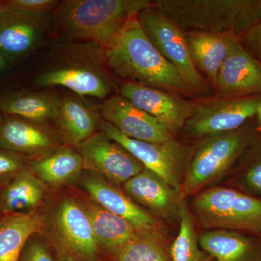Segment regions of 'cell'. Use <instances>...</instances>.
<instances>
[{"label":"cell","instance_id":"14","mask_svg":"<svg viewBox=\"0 0 261 261\" xmlns=\"http://www.w3.org/2000/svg\"><path fill=\"white\" fill-rule=\"evenodd\" d=\"M63 90L57 89L50 123L68 145L75 147L97 132L102 116L99 104Z\"/></svg>","mask_w":261,"mask_h":261},{"label":"cell","instance_id":"18","mask_svg":"<svg viewBox=\"0 0 261 261\" xmlns=\"http://www.w3.org/2000/svg\"><path fill=\"white\" fill-rule=\"evenodd\" d=\"M82 183L98 205L126 220L138 231H159L157 221L150 214L102 176L90 172Z\"/></svg>","mask_w":261,"mask_h":261},{"label":"cell","instance_id":"7","mask_svg":"<svg viewBox=\"0 0 261 261\" xmlns=\"http://www.w3.org/2000/svg\"><path fill=\"white\" fill-rule=\"evenodd\" d=\"M147 37L159 53L178 70L192 92L205 93L207 84L194 63L185 33L154 7L137 16Z\"/></svg>","mask_w":261,"mask_h":261},{"label":"cell","instance_id":"35","mask_svg":"<svg viewBox=\"0 0 261 261\" xmlns=\"http://www.w3.org/2000/svg\"><path fill=\"white\" fill-rule=\"evenodd\" d=\"M57 261H75L70 257L65 256V255H59L57 259Z\"/></svg>","mask_w":261,"mask_h":261},{"label":"cell","instance_id":"19","mask_svg":"<svg viewBox=\"0 0 261 261\" xmlns=\"http://www.w3.org/2000/svg\"><path fill=\"white\" fill-rule=\"evenodd\" d=\"M123 188L132 200L163 218L179 216L181 192L145 168L125 182Z\"/></svg>","mask_w":261,"mask_h":261},{"label":"cell","instance_id":"31","mask_svg":"<svg viewBox=\"0 0 261 261\" xmlns=\"http://www.w3.org/2000/svg\"><path fill=\"white\" fill-rule=\"evenodd\" d=\"M59 3L57 0H5L3 1V8L51 15Z\"/></svg>","mask_w":261,"mask_h":261},{"label":"cell","instance_id":"5","mask_svg":"<svg viewBox=\"0 0 261 261\" xmlns=\"http://www.w3.org/2000/svg\"><path fill=\"white\" fill-rule=\"evenodd\" d=\"M260 132L255 118L240 129L208 137L192 157L182 181L181 196L196 193L227 171Z\"/></svg>","mask_w":261,"mask_h":261},{"label":"cell","instance_id":"41","mask_svg":"<svg viewBox=\"0 0 261 261\" xmlns=\"http://www.w3.org/2000/svg\"><path fill=\"white\" fill-rule=\"evenodd\" d=\"M0 218H1V217H0Z\"/></svg>","mask_w":261,"mask_h":261},{"label":"cell","instance_id":"34","mask_svg":"<svg viewBox=\"0 0 261 261\" xmlns=\"http://www.w3.org/2000/svg\"><path fill=\"white\" fill-rule=\"evenodd\" d=\"M15 67L0 53V89H5L14 73Z\"/></svg>","mask_w":261,"mask_h":261},{"label":"cell","instance_id":"17","mask_svg":"<svg viewBox=\"0 0 261 261\" xmlns=\"http://www.w3.org/2000/svg\"><path fill=\"white\" fill-rule=\"evenodd\" d=\"M215 87L223 97L261 94V63L239 43L219 70Z\"/></svg>","mask_w":261,"mask_h":261},{"label":"cell","instance_id":"3","mask_svg":"<svg viewBox=\"0 0 261 261\" xmlns=\"http://www.w3.org/2000/svg\"><path fill=\"white\" fill-rule=\"evenodd\" d=\"M106 55L111 73L126 82L178 93L192 92L178 70L150 42L137 18L130 20Z\"/></svg>","mask_w":261,"mask_h":261},{"label":"cell","instance_id":"24","mask_svg":"<svg viewBox=\"0 0 261 261\" xmlns=\"http://www.w3.org/2000/svg\"><path fill=\"white\" fill-rule=\"evenodd\" d=\"M45 185L29 167L22 170L3 187L0 212L6 215L34 212L45 196Z\"/></svg>","mask_w":261,"mask_h":261},{"label":"cell","instance_id":"10","mask_svg":"<svg viewBox=\"0 0 261 261\" xmlns=\"http://www.w3.org/2000/svg\"><path fill=\"white\" fill-rule=\"evenodd\" d=\"M51 230L60 255L75 261L98 260L99 247L82 202L70 197L62 201L53 214Z\"/></svg>","mask_w":261,"mask_h":261},{"label":"cell","instance_id":"2","mask_svg":"<svg viewBox=\"0 0 261 261\" xmlns=\"http://www.w3.org/2000/svg\"><path fill=\"white\" fill-rule=\"evenodd\" d=\"M147 0H64L49 16V31L58 41L92 42L106 49L130 20L152 6Z\"/></svg>","mask_w":261,"mask_h":261},{"label":"cell","instance_id":"23","mask_svg":"<svg viewBox=\"0 0 261 261\" xmlns=\"http://www.w3.org/2000/svg\"><path fill=\"white\" fill-rule=\"evenodd\" d=\"M28 167L44 185L61 186L80 176L83 161L73 146L66 145L49 153L31 159Z\"/></svg>","mask_w":261,"mask_h":261},{"label":"cell","instance_id":"6","mask_svg":"<svg viewBox=\"0 0 261 261\" xmlns=\"http://www.w3.org/2000/svg\"><path fill=\"white\" fill-rule=\"evenodd\" d=\"M192 208L206 228L261 234V199L238 189L214 187L199 192Z\"/></svg>","mask_w":261,"mask_h":261},{"label":"cell","instance_id":"13","mask_svg":"<svg viewBox=\"0 0 261 261\" xmlns=\"http://www.w3.org/2000/svg\"><path fill=\"white\" fill-rule=\"evenodd\" d=\"M68 145L50 123L3 115L0 147L29 159H37Z\"/></svg>","mask_w":261,"mask_h":261},{"label":"cell","instance_id":"11","mask_svg":"<svg viewBox=\"0 0 261 261\" xmlns=\"http://www.w3.org/2000/svg\"><path fill=\"white\" fill-rule=\"evenodd\" d=\"M50 15L5 9L0 11V53L14 67L39 49L49 27Z\"/></svg>","mask_w":261,"mask_h":261},{"label":"cell","instance_id":"29","mask_svg":"<svg viewBox=\"0 0 261 261\" xmlns=\"http://www.w3.org/2000/svg\"><path fill=\"white\" fill-rule=\"evenodd\" d=\"M178 216L179 231L170 247L171 261H205L207 257L200 250L193 219L185 202H182Z\"/></svg>","mask_w":261,"mask_h":261},{"label":"cell","instance_id":"27","mask_svg":"<svg viewBox=\"0 0 261 261\" xmlns=\"http://www.w3.org/2000/svg\"><path fill=\"white\" fill-rule=\"evenodd\" d=\"M111 255L112 261H171L159 231H137Z\"/></svg>","mask_w":261,"mask_h":261},{"label":"cell","instance_id":"32","mask_svg":"<svg viewBox=\"0 0 261 261\" xmlns=\"http://www.w3.org/2000/svg\"><path fill=\"white\" fill-rule=\"evenodd\" d=\"M33 237L24 247L19 261H57L46 244Z\"/></svg>","mask_w":261,"mask_h":261},{"label":"cell","instance_id":"15","mask_svg":"<svg viewBox=\"0 0 261 261\" xmlns=\"http://www.w3.org/2000/svg\"><path fill=\"white\" fill-rule=\"evenodd\" d=\"M99 109L104 121L128 138L152 143L174 139L172 132L162 122L136 107L119 94L101 101Z\"/></svg>","mask_w":261,"mask_h":261},{"label":"cell","instance_id":"33","mask_svg":"<svg viewBox=\"0 0 261 261\" xmlns=\"http://www.w3.org/2000/svg\"><path fill=\"white\" fill-rule=\"evenodd\" d=\"M242 44L261 63V22L244 36Z\"/></svg>","mask_w":261,"mask_h":261},{"label":"cell","instance_id":"36","mask_svg":"<svg viewBox=\"0 0 261 261\" xmlns=\"http://www.w3.org/2000/svg\"><path fill=\"white\" fill-rule=\"evenodd\" d=\"M256 118L257 121H258L259 124H260V126L261 128V103L260 105V107H259L258 112H257Z\"/></svg>","mask_w":261,"mask_h":261},{"label":"cell","instance_id":"8","mask_svg":"<svg viewBox=\"0 0 261 261\" xmlns=\"http://www.w3.org/2000/svg\"><path fill=\"white\" fill-rule=\"evenodd\" d=\"M261 94L222 97L193 106L184 128L192 137H211L234 132L255 119Z\"/></svg>","mask_w":261,"mask_h":261},{"label":"cell","instance_id":"20","mask_svg":"<svg viewBox=\"0 0 261 261\" xmlns=\"http://www.w3.org/2000/svg\"><path fill=\"white\" fill-rule=\"evenodd\" d=\"M185 35L196 67L198 66L214 84L223 63L243 40L237 36L207 32H187Z\"/></svg>","mask_w":261,"mask_h":261},{"label":"cell","instance_id":"16","mask_svg":"<svg viewBox=\"0 0 261 261\" xmlns=\"http://www.w3.org/2000/svg\"><path fill=\"white\" fill-rule=\"evenodd\" d=\"M118 94L162 122L173 134L184 128L193 111V106L188 101L142 84L126 82Z\"/></svg>","mask_w":261,"mask_h":261},{"label":"cell","instance_id":"22","mask_svg":"<svg viewBox=\"0 0 261 261\" xmlns=\"http://www.w3.org/2000/svg\"><path fill=\"white\" fill-rule=\"evenodd\" d=\"M56 92L57 89H0V113L50 123Z\"/></svg>","mask_w":261,"mask_h":261},{"label":"cell","instance_id":"25","mask_svg":"<svg viewBox=\"0 0 261 261\" xmlns=\"http://www.w3.org/2000/svg\"><path fill=\"white\" fill-rule=\"evenodd\" d=\"M44 225L37 213L6 215L0 218V261H19L31 238Z\"/></svg>","mask_w":261,"mask_h":261},{"label":"cell","instance_id":"28","mask_svg":"<svg viewBox=\"0 0 261 261\" xmlns=\"http://www.w3.org/2000/svg\"><path fill=\"white\" fill-rule=\"evenodd\" d=\"M238 161L236 189L261 199V132Z\"/></svg>","mask_w":261,"mask_h":261},{"label":"cell","instance_id":"21","mask_svg":"<svg viewBox=\"0 0 261 261\" xmlns=\"http://www.w3.org/2000/svg\"><path fill=\"white\" fill-rule=\"evenodd\" d=\"M203 251L216 261H261V240L231 230L206 231L198 237Z\"/></svg>","mask_w":261,"mask_h":261},{"label":"cell","instance_id":"40","mask_svg":"<svg viewBox=\"0 0 261 261\" xmlns=\"http://www.w3.org/2000/svg\"><path fill=\"white\" fill-rule=\"evenodd\" d=\"M259 238H260V240H261V234L260 235H259Z\"/></svg>","mask_w":261,"mask_h":261},{"label":"cell","instance_id":"30","mask_svg":"<svg viewBox=\"0 0 261 261\" xmlns=\"http://www.w3.org/2000/svg\"><path fill=\"white\" fill-rule=\"evenodd\" d=\"M30 159L0 147V185L3 187L22 170L28 168Z\"/></svg>","mask_w":261,"mask_h":261},{"label":"cell","instance_id":"9","mask_svg":"<svg viewBox=\"0 0 261 261\" xmlns=\"http://www.w3.org/2000/svg\"><path fill=\"white\" fill-rule=\"evenodd\" d=\"M98 128L124 147L144 167L156 173L175 190L181 192V173L186 161L187 152L185 147L174 139L162 143L133 140L123 135L102 118Z\"/></svg>","mask_w":261,"mask_h":261},{"label":"cell","instance_id":"12","mask_svg":"<svg viewBox=\"0 0 261 261\" xmlns=\"http://www.w3.org/2000/svg\"><path fill=\"white\" fill-rule=\"evenodd\" d=\"M75 148L83 161L84 170L99 175L115 185H123L145 169L124 147L100 130Z\"/></svg>","mask_w":261,"mask_h":261},{"label":"cell","instance_id":"4","mask_svg":"<svg viewBox=\"0 0 261 261\" xmlns=\"http://www.w3.org/2000/svg\"><path fill=\"white\" fill-rule=\"evenodd\" d=\"M154 5L185 33L243 38L261 22V0H157Z\"/></svg>","mask_w":261,"mask_h":261},{"label":"cell","instance_id":"39","mask_svg":"<svg viewBox=\"0 0 261 261\" xmlns=\"http://www.w3.org/2000/svg\"><path fill=\"white\" fill-rule=\"evenodd\" d=\"M2 117H3V114H2L1 113H0V119H1Z\"/></svg>","mask_w":261,"mask_h":261},{"label":"cell","instance_id":"1","mask_svg":"<svg viewBox=\"0 0 261 261\" xmlns=\"http://www.w3.org/2000/svg\"><path fill=\"white\" fill-rule=\"evenodd\" d=\"M106 51L95 43L58 41L36 70L32 87L63 88L82 97L105 100L115 89Z\"/></svg>","mask_w":261,"mask_h":261},{"label":"cell","instance_id":"37","mask_svg":"<svg viewBox=\"0 0 261 261\" xmlns=\"http://www.w3.org/2000/svg\"><path fill=\"white\" fill-rule=\"evenodd\" d=\"M2 8H3V1H0V11H1Z\"/></svg>","mask_w":261,"mask_h":261},{"label":"cell","instance_id":"26","mask_svg":"<svg viewBox=\"0 0 261 261\" xmlns=\"http://www.w3.org/2000/svg\"><path fill=\"white\" fill-rule=\"evenodd\" d=\"M88 214L99 249L112 253L135 236L137 229L126 220L91 202L82 203Z\"/></svg>","mask_w":261,"mask_h":261},{"label":"cell","instance_id":"38","mask_svg":"<svg viewBox=\"0 0 261 261\" xmlns=\"http://www.w3.org/2000/svg\"><path fill=\"white\" fill-rule=\"evenodd\" d=\"M205 261H214V260H210L209 258H206Z\"/></svg>","mask_w":261,"mask_h":261}]
</instances>
